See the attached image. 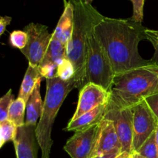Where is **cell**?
<instances>
[{
    "label": "cell",
    "mask_w": 158,
    "mask_h": 158,
    "mask_svg": "<svg viewBox=\"0 0 158 158\" xmlns=\"http://www.w3.org/2000/svg\"><path fill=\"white\" fill-rule=\"evenodd\" d=\"M146 29L131 18L105 16L94 27V34L107 54L115 76L152 63L138 52L139 43L148 39Z\"/></svg>",
    "instance_id": "1"
},
{
    "label": "cell",
    "mask_w": 158,
    "mask_h": 158,
    "mask_svg": "<svg viewBox=\"0 0 158 158\" xmlns=\"http://www.w3.org/2000/svg\"><path fill=\"white\" fill-rule=\"evenodd\" d=\"M69 1L73 6L74 25L71 39L66 46V58L73 65V80L76 88L80 90L85 77L89 35L104 16L87 0Z\"/></svg>",
    "instance_id": "2"
},
{
    "label": "cell",
    "mask_w": 158,
    "mask_h": 158,
    "mask_svg": "<svg viewBox=\"0 0 158 158\" xmlns=\"http://www.w3.org/2000/svg\"><path fill=\"white\" fill-rule=\"evenodd\" d=\"M110 94L111 102L124 108L158 94V66L151 63L116 75Z\"/></svg>",
    "instance_id": "3"
},
{
    "label": "cell",
    "mask_w": 158,
    "mask_h": 158,
    "mask_svg": "<svg viewBox=\"0 0 158 158\" xmlns=\"http://www.w3.org/2000/svg\"><path fill=\"white\" fill-rule=\"evenodd\" d=\"M76 88L73 80L64 81L60 77L46 80V92L43 114L35 128L37 142L42 151V158H50L52 140V125L63 101L71 90Z\"/></svg>",
    "instance_id": "4"
},
{
    "label": "cell",
    "mask_w": 158,
    "mask_h": 158,
    "mask_svg": "<svg viewBox=\"0 0 158 158\" xmlns=\"http://www.w3.org/2000/svg\"><path fill=\"white\" fill-rule=\"evenodd\" d=\"M94 30L89 37L85 77L82 87L87 83H94L110 93L115 73L110 60Z\"/></svg>",
    "instance_id": "5"
},
{
    "label": "cell",
    "mask_w": 158,
    "mask_h": 158,
    "mask_svg": "<svg viewBox=\"0 0 158 158\" xmlns=\"http://www.w3.org/2000/svg\"><path fill=\"white\" fill-rule=\"evenodd\" d=\"M24 31L27 33V43L20 51L29 65L40 66L52 40V33H49L46 26L33 23L25 26Z\"/></svg>",
    "instance_id": "6"
},
{
    "label": "cell",
    "mask_w": 158,
    "mask_h": 158,
    "mask_svg": "<svg viewBox=\"0 0 158 158\" xmlns=\"http://www.w3.org/2000/svg\"><path fill=\"white\" fill-rule=\"evenodd\" d=\"M104 119L113 122L121 143V153L132 154L133 147V114L131 108L120 107L110 100Z\"/></svg>",
    "instance_id": "7"
},
{
    "label": "cell",
    "mask_w": 158,
    "mask_h": 158,
    "mask_svg": "<svg viewBox=\"0 0 158 158\" xmlns=\"http://www.w3.org/2000/svg\"><path fill=\"white\" fill-rule=\"evenodd\" d=\"M133 114L132 153L136 152L155 131L158 120L143 100L131 107Z\"/></svg>",
    "instance_id": "8"
},
{
    "label": "cell",
    "mask_w": 158,
    "mask_h": 158,
    "mask_svg": "<svg viewBox=\"0 0 158 158\" xmlns=\"http://www.w3.org/2000/svg\"><path fill=\"white\" fill-rule=\"evenodd\" d=\"M100 123L77 131L67 140L64 151L71 158H94L98 141Z\"/></svg>",
    "instance_id": "9"
},
{
    "label": "cell",
    "mask_w": 158,
    "mask_h": 158,
    "mask_svg": "<svg viewBox=\"0 0 158 158\" xmlns=\"http://www.w3.org/2000/svg\"><path fill=\"white\" fill-rule=\"evenodd\" d=\"M110 99V94L103 87L94 83H87L80 90L77 110L71 120H76L97 106L108 103Z\"/></svg>",
    "instance_id": "10"
},
{
    "label": "cell",
    "mask_w": 158,
    "mask_h": 158,
    "mask_svg": "<svg viewBox=\"0 0 158 158\" xmlns=\"http://www.w3.org/2000/svg\"><path fill=\"white\" fill-rule=\"evenodd\" d=\"M36 126L25 124L17 129L13 140L16 158H37L40 148L35 135Z\"/></svg>",
    "instance_id": "11"
},
{
    "label": "cell",
    "mask_w": 158,
    "mask_h": 158,
    "mask_svg": "<svg viewBox=\"0 0 158 158\" xmlns=\"http://www.w3.org/2000/svg\"><path fill=\"white\" fill-rule=\"evenodd\" d=\"M117 150L121 151V143L112 121L103 119L100 123L98 141L94 157L110 154Z\"/></svg>",
    "instance_id": "12"
},
{
    "label": "cell",
    "mask_w": 158,
    "mask_h": 158,
    "mask_svg": "<svg viewBox=\"0 0 158 158\" xmlns=\"http://www.w3.org/2000/svg\"><path fill=\"white\" fill-rule=\"evenodd\" d=\"M64 4V10L60 16L55 30L52 32V37L67 46L73 29L74 12L73 6L70 1L65 0Z\"/></svg>",
    "instance_id": "13"
},
{
    "label": "cell",
    "mask_w": 158,
    "mask_h": 158,
    "mask_svg": "<svg viewBox=\"0 0 158 158\" xmlns=\"http://www.w3.org/2000/svg\"><path fill=\"white\" fill-rule=\"evenodd\" d=\"M108 103L97 106L76 120H70L67 127L65 128V131L77 132L88 129L94 125L100 123L104 119Z\"/></svg>",
    "instance_id": "14"
},
{
    "label": "cell",
    "mask_w": 158,
    "mask_h": 158,
    "mask_svg": "<svg viewBox=\"0 0 158 158\" xmlns=\"http://www.w3.org/2000/svg\"><path fill=\"white\" fill-rule=\"evenodd\" d=\"M40 83L41 80L38 82L26 103V124L27 125L37 126V121L43 114L44 102L42 100L40 95Z\"/></svg>",
    "instance_id": "15"
},
{
    "label": "cell",
    "mask_w": 158,
    "mask_h": 158,
    "mask_svg": "<svg viewBox=\"0 0 158 158\" xmlns=\"http://www.w3.org/2000/svg\"><path fill=\"white\" fill-rule=\"evenodd\" d=\"M43 78L39 66H33L29 64L20 87L18 97L23 99L27 103L38 82L42 80Z\"/></svg>",
    "instance_id": "16"
},
{
    "label": "cell",
    "mask_w": 158,
    "mask_h": 158,
    "mask_svg": "<svg viewBox=\"0 0 158 158\" xmlns=\"http://www.w3.org/2000/svg\"><path fill=\"white\" fill-rule=\"evenodd\" d=\"M66 58V45L52 37L48 49L42 60L40 66L47 64L58 65L61 61Z\"/></svg>",
    "instance_id": "17"
},
{
    "label": "cell",
    "mask_w": 158,
    "mask_h": 158,
    "mask_svg": "<svg viewBox=\"0 0 158 158\" xmlns=\"http://www.w3.org/2000/svg\"><path fill=\"white\" fill-rule=\"evenodd\" d=\"M25 112H26V102L18 97L12 102L9 110L7 120H10L17 127L26 124Z\"/></svg>",
    "instance_id": "18"
},
{
    "label": "cell",
    "mask_w": 158,
    "mask_h": 158,
    "mask_svg": "<svg viewBox=\"0 0 158 158\" xmlns=\"http://www.w3.org/2000/svg\"><path fill=\"white\" fill-rule=\"evenodd\" d=\"M17 127L10 120L0 121V148L9 141H13L17 134Z\"/></svg>",
    "instance_id": "19"
},
{
    "label": "cell",
    "mask_w": 158,
    "mask_h": 158,
    "mask_svg": "<svg viewBox=\"0 0 158 158\" xmlns=\"http://www.w3.org/2000/svg\"><path fill=\"white\" fill-rule=\"evenodd\" d=\"M136 152L146 158H158V149L156 143L155 133H153Z\"/></svg>",
    "instance_id": "20"
},
{
    "label": "cell",
    "mask_w": 158,
    "mask_h": 158,
    "mask_svg": "<svg viewBox=\"0 0 158 158\" xmlns=\"http://www.w3.org/2000/svg\"><path fill=\"white\" fill-rule=\"evenodd\" d=\"M57 74L58 77L64 81L73 80L75 76V69L73 63L67 58L64 59L58 64Z\"/></svg>",
    "instance_id": "21"
},
{
    "label": "cell",
    "mask_w": 158,
    "mask_h": 158,
    "mask_svg": "<svg viewBox=\"0 0 158 158\" xmlns=\"http://www.w3.org/2000/svg\"><path fill=\"white\" fill-rule=\"evenodd\" d=\"M14 96L12 89H9L3 97L0 99V121H3L8 119L9 108L14 101Z\"/></svg>",
    "instance_id": "22"
},
{
    "label": "cell",
    "mask_w": 158,
    "mask_h": 158,
    "mask_svg": "<svg viewBox=\"0 0 158 158\" xmlns=\"http://www.w3.org/2000/svg\"><path fill=\"white\" fill-rule=\"evenodd\" d=\"M27 40V33L25 31L15 30L11 32L9 35V43L11 46L20 50L26 46Z\"/></svg>",
    "instance_id": "23"
},
{
    "label": "cell",
    "mask_w": 158,
    "mask_h": 158,
    "mask_svg": "<svg viewBox=\"0 0 158 158\" xmlns=\"http://www.w3.org/2000/svg\"><path fill=\"white\" fill-rule=\"evenodd\" d=\"M133 4V15L131 19L142 23L143 19V6L145 0H130Z\"/></svg>",
    "instance_id": "24"
},
{
    "label": "cell",
    "mask_w": 158,
    "mask_h": 158,
    "mask_svg": "<svg viewBox=\"0 0 158 158\" xmlns=\"http://www.w3.org/2000/svg\"><path fill=\"white\" fill-rule=\"evenodd\" d=\"M39 68H40V73H41L43 77L46 80L58 77V74H57L58 65L47 64L44 65V66H39Z\"/></svg>",
    "instance_id": "25"
},
{
    "label": "cell",
    "mask_w": 158,
    "mask_h": 158,
    "mask_svg": "<svg viewBox=\"0 0 158 158\" xmlns=\"http://www.w3.org/2000/svg\"><path fill=\"white\" fill-rule=\"evenodd\" d=\"M144 100L158 120V94L147 97L146 99H144Z\"/></svg>",
    "instance_id": "26"
},
{
    "label": "cell",
    "mask_w": 158,
    "mask_h": 158,
    "mask_svg": "<svg viewBox=\"0 0 158 158\" xmlns=\"http://www.w3.org/2000/svg\"><path fill=\"white\" fill-rule=\"evenodd\" d=\"M147 40H149L151 43H152L153 46L154 48V53L153 57L151 58V62L153 63V64L156 65V66H158V39L155 38L154 36H150V35H148V39Z\"/></svg>",
    "instance_id": "27"
},
{
    "label": "cell",
    "mask_w": 158,
    "mask_h": 158,
    "mask_svg": "<svg viewBox=\"0 0 158 158\" xmlns=\"http://www.w3.org/2000/svg\"><path fill=\"white\" fill-rule=\"evenodd\" d=\"M12 21V17L10 16H1L0 17V35H2L6 31V27L10 24Z\"/></svg>",
    "instance_id": "28"
},
{
    "label": "cell",
    "mask_w": 158,
    "mask_h": 158,
    "mask_svg": "<svg viewBox=\"0 0 158 158\" xmlns=\"http://www.w3.org/2000/svg\"><path fill=\"white\" fill-rule=\"evenodd\" d=\"M120 153H121V151H120V150H117V151H113V152L110 153V154H105V155H102V156H98V157H95L94 158H115L117 156H118Z\"/></svg>",
    "instance_id": "29"
},
{
    "label": "cell",
    "mask_w": 158,
    "mask_h": 158,
    "mask_svg": "<svg viewBox=\"0 0 158 158\" xmlns=\"http://www.w3.org/2000/svg\"><path fill=\"white\" fill-rule=\"evenodd\" d=\"M147 35H150V36H154L155 38L158 39V30H154V29H146Z\"/></svg>",
    "instance_id": "30"
},
{
    "label": "cell",
    "mask_w": 158,
    "mask_h": 158,
    "mask_svg": "<svg viewBox=\"0 0 158 158\" xmlns=\"http://www.w3.org/2000/svg\"><path fill=\"white\" fill-rule=\"evenodd\" d=\"M115 158H133L132 157V154L128 152H122L119 154L118 156H117Z\"/></svg>",
    "instance_id": "31"
},
{
    "label": "cell",
    "mask_w": 158,
    "mask_h": 158,
    "mask_svg": "<svg viewBox=\"0 0 158 158\" xmlns=\"http://www.w3.org/2000/svg\"><path fill=\"white\" fill-rule=\"evenodd\" d=\"M132 157L133 158H146L145 157H143V156L140 155V154H138V153L137 152L132 153Z\"/></svg>",
    "instance_id": "32"
},
{
    "label": "cell",
    "mask_w": 158,
    "mask_h": 158,
    "mask_svg": "<svg viewBox=\"0 0 158 158\" xmlns=\"http://www.w3.org/2000/svg\"><path fill=\"white\" fill-rule=\"evenodd\" d=\"M154 133H155L156 143H157V149H158V123H157V127H156V130H155V131H154Z\"/></svg>",
    "instance_id": "33"
}]
</instances>
